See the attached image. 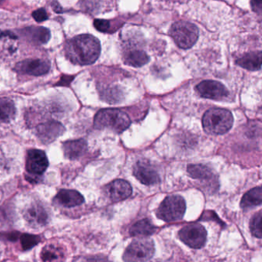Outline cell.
<instances>
[{
    "mask_svg": "<svg viewBox=\"0 0 262 262\" xmlns=\"http://www.w3.org/2000/svg\"><path fill=\"white\" fill-rule=\"evenodd\" d=\"M15 72L32 76H42L46 75L50 70L49 61L42 59H26L17 63Z\"/></svg>",
    "mask_w": 262,
    "mask_h": 262,
    "instance_id": "9",
    "label": "cell"
},
{
    "mask_svg": "<svg viewBox=\"0 0 262 262\" xmlns=\"http://www.w3.org/2000/svg\"><path fill=\"white\" fill-rule=\"evenodd\" d=\"M82 262H111L106 257L92 256L85 258Z\"/></svg>",
    "mask_w": 262,
    "mask_h": 262,
    "instance_id": "31",
    "label": "cell"
},
{
    "mask_svg": "<svg viewBox=\"0 0 262 262\" xmlns=\"http://www.w3.org/2000/svg\"><path fill=\"white\" fill-rule=\"evenodd\" d=\"M233 122L232 114L223 108L209 109L203 118V128L212 135L226 134L232 128Z\"/></svg>",
    "mask_w": 262,
    "mask_h": 262,
    "instance_id": "3",
    "label": "cell"
},
{
    "mask_svg": "<svg viewBox=\"0 0 262 262\" xmlns=\"http://www.w3.org/2000/svg\"><path fill=\"white\" fill-rule=\"evenodd\" d=\"M41 259L43 262H64V252L55 245H48L42 251Z\"/></svg>",
    "mask_w": 262,
    "mask_h": 262,
    "instance_id": "19",
    "label": "cell"
},
{
    "mask_svg": "<svg viewBox=\"0 0 262 262\" xmlns=\"http://www.w3.org/2000/svg\"><path fill=\"white\" fill-rule=\"evenodd\" d=\"M87 142L83 139L69 140L63 143V154L69 160H77L84 155L87 150Z\"/></svg>",
    "mask_w": 262,
    "mask_h": 262,
    "instance_id": "16",
    "label": "cell"
},
{
    "mask_svg": "<svg viewBox=\"0 0 262 262\" xmlns=\"http://www.w3.org/2000/svg\"><path fill=\"white\" fill-rule=\"evenodd\" d=\"M186 204L184 199L180 195L166 197L157 211V216L165 222L178 221L184 216Z\"/></svg>",
    "mask_w": 262,
    "mask_h": 262,
    "instance_id": "5",
    "label": "cell"
},
{
    "mask_svg": "<svg viewBox=\"0 0 262 262\" xmlns=\"http://www.w3.org/2000/svg\"><path fill=\"white\" fill-rule=\"evenodd\" d=\"M26 36L36 44H46L50 38V32L46 28L30 27L25 29Z\"/></svg>",
    "mask_w": 262,
    "mask_h": 262,
    "instance_id": "22",
    "label": "cell"
},
{
    "mask_svg": "<svg viewBox=\"0 0 262 262\" xmlns=\"http://www.w3.org/2000/svg\"><path fill=\"white\" fill-rule=\"evenodd\" d=\"M49 166L46 154L40 149H32L28 150L26 159V169L29 173L40 176L44 173Z\"/></svg>",
    "mask_w": 262,
    "mask_h": 262,
    "instance_id": "8",
    "label": "cell"
},
{
    "mask_svg": "<svg viewBox=\"0 0 262 262\" xmlns=\"http://www.w3.org/2000/svg\"><path fill=\"white\" fill-rule=\"evenodd\" d=\"M104 99L109 103H115L119 100L120 95L118 93L116 89H106L103 92Z\"/></svg>",
    "mask_w": 262,
    "mask_h": 262,
    "instance_id": "27",
    "label": "cell"
},
{
    "mask_svg": "<svg viewBox=\"0 0 262 262\" xmlns=\"http://www.w3.org/2000/svg\"><path fill=\"white\" fill-rule=\"evenodd\" d=\"M20 242L23 250L27 251L36 246L40 242V238L37 235L23 234L20 237Z\"/></svg>",
    "mask_w": 262,
    "mask_h": 262,
    "instance_id": "25",
    "label": "cell"
},
{
    "mask_svg": "<svg viewBox=\"0 0 262 262\" xmlns=\"http://www.w3.org/2000/svg\"><path fill=\"white\" fill-rule=\"evenodd\" d=\"M196 91L200 96L207 99L221 100L229 95V91L224 84L216 81L208 80L198 84Z\"/></svg>",
    "mask_w": 262,
    "mask_h": 262,
    "instance_id": "10",
    "label": "cell"
},
{
    "mask_svg": "<svg viewBox=\"0 0 262 262\" xmlns=\"http://www.w3.org/2000/svg\"><path fill=\"white\" fill-rule=\"evenodd\" d=\"M252 9L256 13L261 14L262 0H251Z\"/></svg>",
    "mask_w": 262,
    "mask_h": 262,
    "instance_id": "30",
    "label": "cell"
},
{
    "mask_svg": "<svg viewBox=\"0 0 262 262\" xmlns=\"http://www.w3.org/2000/svg\"><path fill=\"white\" fill-rule=\"evenodd\" d=\"M155 230H156V228L152 224L149 220H143L133 225L131 227L129 232L132 236L144 238V237L152 235Z\"/></svg>",
    "mask_w": 262,
    "mask_h": 262,
    "instance_id": "20",
    "label": "cell"
},
{
    "mask_svg": "<svg viewBox=\"0 0 262 262\" xmlns=\"http://www.w3.org/2000/svg\"><path fill=\"white\" fill-rule=\"evenodd\" d=\"M237 64L249 71H258L261 68V52L246 54L237 60Z\"/></svg>",
    "mask_w": 262,
    "mask_h": 262,
    "instance_id": "18",
    "label": "cell"
},
{
    "mask_svg": "<svg viewBox=\"0 0 262 262\" xmlns=\"http://www.w3.org/2000/svg\"><path fill=\"white\" fill-rule=\"evenodd\" d=\"M106 193L114 203L123 201L132 195V186L126 180H116L106 186Z\"/></svg>",
    "mask_w": 262,
    "mask_h": 262,
    "instance_id": "14",
    "label": "cell"
},
{
    "mask_svg": "<svg viewBox=\"0 0 262 262\" xmlns=\"http://www.w3.org/2000/svg\"><path fill=\"white\" fill-rule=\"evenodd\" d=\"M133 175L146 186H153L160 182L158 172L146 161H138L134 166Z\"/></svg>",
    "mask_w": 262,
    "mask_h": 262,
    "instance_id": "12",
    "label": "cell"
},
{
    "mask_svg": "<svg viewBox=\"0 0 262 262\" xmlns=\"http://www.w3.org/2000/svg\"><path fill=\"white\" fill-rule=\"evenodd\" d=\"M155 253V246L149 238H137L128 246L123 255L125 262H146L150 260Z\"/></svg>",
    "mask_w": 262,
    "mask_h": 262,
    "instance_id": "6",
    "label": "cell"
},
{
    "mask_svg": "<svg viewBox=\"0 0 262 262\" xmlns=\"http://www.w3.org/2000/svg\"><path fill=\"white\" fill-rule=\"evenodd\" d=\"M65 127L58 121H51L39 124L36 127V135L42 143L49 144L64 133Z\"/></svg>",
    "mask_w": 262,
    "mask_h": 262,
    "instance_id": "11",
    "label": "cell"
},
{
    "mask_svg": "<svg viewBox=\"0 0 262 262\" xmlns=\"http://www.w3.org/2000/svg\"><path fill=\"white\" fill-rule=\"evenodd\" d=\"M16 113L15 104L9 98H0V121L9 122L14 119Z\"/></svg>",
    "mask_w": 262,
    "mask_h": 262,
    "instance_id": "24",
    "label": "cell"
},
{
    "mask_svg": "<svg viewBox=\"0 0 262 262\" xmlns=\"http://www.w3.org/2000/svg\"><path fill=\"white\" fill-rule=\"evenodd\" d=\"M32 17L38 23L46 21L48 18L47 13L44 9H38L32 12Z\"/></svg>",
    "mask_w": 262,
    "mask_h": 262,
    "instance_id": "29",
    "label": "cell"
},
{
    "mask_svg": "<svg viewBox=\"0 0 262 262\" xmlns=\"http://www.w3.org/2000/svg\"><path fill=\"white\" fill-rule=\"evenodd\" d=\"M261 212L257 213L251 220L250 229L252 235L258 238H261Z\"/></svg>",
    "mask_w": 262,
    "mask_h": 262,
    "instance_id": "26",
    "label": "cell"
},
{
    "mask_svg": "<svg viewBox=\"0 0 262 262\" xmlns=\"http://www.w3.org/2000/svg\"><path fill=\"white\" fill-rule=\"evenodd\" d=\"M171 37L181 49H191L198 38V28L186 21H179L172 25L169 31Z\"/></svg>",
    "mask_w": 262,
    "mask_h": 262,
    "instance_id": "4",
    "label": "cell"
},
{
    "mask_svg": "<svg viewBox=\"0 0 262 262\" xmlns=\"http://www.w3.org/2000/svg\"><path fill=\"white\" fill-rule=\"evenodd\" d=\"M180 238L185 244L192 249H201L207 239V232L199 224H191L185 226L178 233Z\"/></svg>",
    "mask_w": 262,
    "mask_h": 262,
    "instance_id": "7",
    "label": "cell"
},
{
    "mask_svg": "<svg viewBox=\"0 0 262 262\" xmlns=\"http://www.w3.org/2000/svg\"><path fill=\"white\" fill-rule=\"evenodd\" d=\"M54 201L63 207L72 208L80 206L84 203V197L78 191L62 189L55 195Z\"/></svg>",
    "mask_w": 262,
    "mask_h": 262,
    "instance_id": "15",
    "label": "cell"
},
{
    "mask_svg": "<svg viewBox=\"0 0 262 262\" xmlns=\"http://www.w3.org/2000/svg\"><path fill=\"white\" fill-rule=\"evenodd\" d=\"M65 52L68 59L73 64L89 66L98 59L101 53V46L93 35H77L66 42Z\"/></svg>",
    "mask_w": 262,
    "mask_h": 262,
    "instance_id": "1",
    "label": "cell"
},
{
    "mask_svg": "<svg viewBox=\"0 0 262 262\" xmlns=\"http://www.w3.org/2000/svg\"><path fill=\"white\" fill-rule=\"evenodd\" d=\"M3 1H4V0H0V3H3Z\"/></svg>",
    "mask_w": 262,
    "mask_h": 262,
    "instance_id": "32",
    "label": "cell"
},
{
    "mask_svg": "<svg viewBox=\"0 0 262 262\" xmlns=\"http://www.w3.org/2000/svg\"><path fill=\"white\" fill-rule=\"evenodd\" d=\"M262 201V189L261 186L254 188L245 194L241 199V207L244 209H251L260 206Z\"/></svg>",
    "mask_w": 262,
    "mask_h": 262,
    "instance_id": "21",
    "label": "cell"
},
{
    "mask_svg": "<svg viewBox=\"0 0 262 262\" xmlns=\"http://www.w3.org/2000/svg\"><path fill=\"white\" fill-rule=\"evenodd\" d=\"M24 217L32 227H42L46 226L49 221L47 211L38 203L31 204L25 211Z\"/></svg>",
    "mask_w": 262,
    "mask_h": 262,
    "instance_id": "13",
    "label": "cell"
},
{
    "mask_svg": "<svg viewBox=\"0 0 262 262\" xmlns=\"http://www.w3.org/2000/svg\"><path fill=\"white\" fill-rule=\"evenodd\" d=\"M123 59L126 64L138 68L147 64L149 61V57L144 51L140 49H132L125 53Z\"/></svg>",
    "mask_w": 262,
    "mask_h": 262,
    "instance_id": "17",
    "label": "cell"
},
{
    "mask_svg": "<svg viewBox=\"0 0 262 262\" xmlns=\"http://www.w3.org/2000/svg\"><path fill=\"white\" fill-rule=\"evenodd\" d=\"M130 124L129 117L118 109H103L96 114L94 119V126L98 130L109 129L118 134L129 128Z\"/></svg>",
    "mask_w": 262,
    "mask_h": 262,
    "instance_id": "2",
    "label": "cell"
},
{
    "mask_svg": "<svg viewBox=\"0 0 262 262\" xmlns=\"http://www.w3.org/2000/svg\"><path fill=\"white\" fill-rule=\"evenodd\" d=\"M110 23L108 20L104 19H95L94 21V26L97 30L102 32H109L110 29Z\"/></svg>",
    "mask_w": 262,
    "mask_h": 262,
    "instance_id": "28",
    "label": "cell"
},
{
    "mask_svg": "<svg viewBox=\"0 0 262 262\" xmlns=\"http://www.w3.org/2000/svg\"><path fill=\"white\" fill-rule=\"evenodd\" d=\"M187 171L189 176L195 180H211L214 178L213 171L205 165H189Z\"/></svg>",
    "mask_w": 262,
    "mask_h": 262,
    "instance_id": "23",
    "label": "cell"
}]
</instances>
